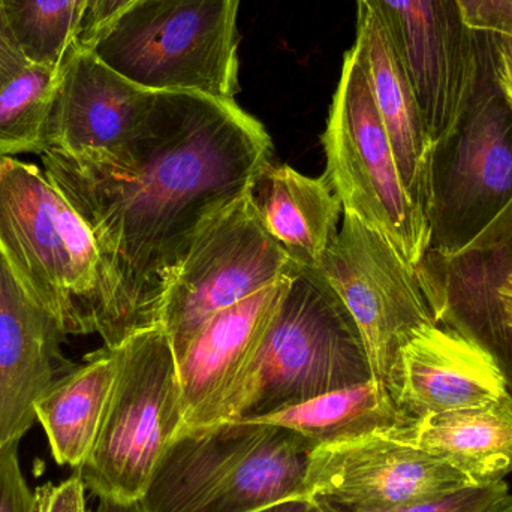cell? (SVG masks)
<instances>
[{
	"instance_id": "cell-29",
	"label": "cell",
	"mask_w": 512,
	"mask_h": 512,
	"mask_svg": "<svg viewBox=\"0 0 512 512\" xmlns=\"http://www.w3.org/2000/svg\"><path fill=\"white\" fill-rule=\"evenodd\" d=\"M29 65L15 42L6 20L3 0H0V89Z\"/></svg>"
},
{
	"instance_id": "cell-8",
	"label": "cell",
	"mask_w": 512,
	"mask_h": 512,
	"mask_svg": "<svg viewBox=\"0 0 512 512\" xmlns=\"http://www.w3.org/2000/svg\"><path fill=\"white\" fill-rule=\"evenodd\" d=\"M315 273L348 310L372 378L387 388L406 340L448 313L447 289L429 262L415 270L351 213L343 212L339 234Z\"/></svg>"
},
{
	"instance_id": "cell-2",
	"label": "cell",
	"mask_w": 512,
	"mask_h": 512,
	"mask_svg": "<svg viewBox=\"0 0 512 512\" xmlns=\"http://www.w3.org/2000/svg\"><path fill=\"white\" fill-rule=\"evenodd\" d=\"M315 448L294 430L258 421L183 430L138 502L144 512H256L309 495Z\"/></svg>"
},
{
	"instance_id": "cell-16",
	"label": "cell",
	"mask_w": 512,
	"mask_h": 512,
	"mask_svg": "<svg viewBox=\"0 0 512 512\" xmlns=\"http://www.w3.org/2000/svg\"><path fill=\"white\" fill-rule=\"evenodd\" d=\"M354 50L369 80L403 183L415 204L436 225L439 150L427 132L411 81L384 27L363 5H358Z\"/></svg>"
},
{
	"instance_id": "cell-30",
	"label": "cell",
	"mask_w": 512,
	"mask_h": 512,
	"mask_svg": "<svg viewBox=\"0 0 512 512\" xmlns=\"http://www.w3.org/2000/svg\"><path fill=\"white\" fill-rule=\"evenodd\" d=\"M493 74L512 113V38H493Z\"/></svg>"
},
{
	"instance_id": "cell-1",
	"label": "cell",
	"mask_w": 512,
	"mask_h": 512,
	"mask_svg": "<svg viewBox=\"0 0 512 512\" xmlns=\"http://www.w3.org/2000/svg\"><path fill=\"white\" fill-rule=\"evenodd\" d=\"M271 152L270 135L236 99L156 92L143 131L123 152L42 153V170L98 249L95 330L105 346L158 324L192 243L248 191Z\"/></svg>"
},
{
	"instance_id": "cell-17",
	"label": "cell",
	"mask_w": 512,
	"mask_h": 512,
	"mask_svg": "<svg viewBox=\"0 0 512 512\" xmlns=\"http://www.w3.org/2000/svg\"><path fill=\"white\" fill-rule=\"evenodd\" d=\"M249 197L267 233L301 270H318L339 234L342 204L327 177L304 176L267 162L252 179Z\"/></svg>"
},
{
	"instance_id": "cell-3",
	"label": "cell",
	"mask_w": 512,
	"mask_h": 512,
	"mask_svg": "<svg viewBox=\"0 0 512 512\" xmlns=\"http://www.w3.org/2000/svg\"><path fill=\"white\" fill-rule=\"evenodd\" d=\"M369 379V358L348 310L318 273L300 270L228 393L221 424L265 417Z\"/></svg>"
},
{
	"instance_id": "cell-5",
	"label": "cell",
	"mask_w": 512,
	"mask_h": 512,
	"mask_svg": "<svg viewBox=\"0 0 512 512\" xmlns=\"http://www.w3.org/2000/svg\"><path fill=\"white\" fill-rule=\"evenodd\" d=\"M240 0H134L90 48L153 92L234 99Z\"/></svg>"
},
{
	"instance_id": "cell-20",
	"label": "cell",
	"mask_w": 512,
	"mask_h": 512,
	"mask_svg": "<svg viewBox=\"0 0 512 512\" xmlns=\"http://www.w3.org/2000/svg\"><path fill=\"white\" fill-rule=\"evenodd\" d=\"M249 421L294 430L316 448L391 433L412 424L388 388L373 378Z\"/></svg>"
},
{
	"instance_id": "cell-10",
	"label": "cell",
	"mask_w": 512,
	"mask_h": 512,
	"mask_svg": "<svg viewBox=\"0 0 512 512\" xmlns=\"http://www.w3.org/2000/svg\"><path fill=\"white\" fill-rule=\"evenodd\" d=\"M384 27L438 150L459 134L480 95L484 57L457 0H357Z\"/></svg>"
},
{
	"instance_id": "cell-4",
	"label": "cell",
	"mask_w": 512,
	"mask_h": 512,
	"mask_svg": "<svg viewBox=\"0 0 512 512\" xmlns=\"http://www.w3.org/2000/svg\"><path fill=\"white\" fill-rule=\"evenodd\" d=\"M0 255L65 336L96 333L92 233L44 170L15 158H0Z\"/></svg>"
},
{
	"instance_id": "cell-6",
	"label": "cell",
	"mask_w": 512,
	"mask_h": 512,
	"mask_svg": "<svg viewBox=\"0 0 512 512\" xmlns=\"http://www.w3.org/2000/svg\"><path fill=\"white\" fill-rule=\"evenodd\" d=\"M117 372L98 439L75 469L98 499L138 502L183 430L176 355L159 325L116 348Z\"/></svg>"
},
{
	"instance_id": "cell-22",
	"label": "cell",
	"mask_w": 512,
	"mask_h": 512,
	"mask_svg": "<svg viewBox=\"0 0 512 512\" xmlns=\"http://www.w3.org/2000/svg\"><path fill=\"white\" fill-rule=\"evenodd\" d=\"M62 75V63L29 62L0 89V158L47 152L48 128Z\"/></svg>"
},
{
	"instance_id": "cell-12",
	"label": "cell",
	"mask_w": 512,
	"mask_h": 512,
	"mask_svg": "<svg viewBox=\"0 0 512 512\" xmlns=\"http://www.w3.org/2000/svg\"><path fill=\"white\" fill-rule=\"evenodd\" d=\"M408 420L496 402L510 393L493 352L448 313L418 328L400 349L388 385Z\"/></svg>"
},
{
	"instance_id": "cell-26",
	"label": "cell",
	"mask_w": 512,
	"mask_h": 512,
	"mask_svg": "<svg viewBox=\"0 0 512 512\" xmlns=\"http://www.w3.org/2000/svg\"><path fill=\"white\" fill-rule=\"evenodd\" d=\"M466 26L492 38H512V0H457Z\"/></svg>"
},
{
	"instance_id": "cell-27",
	"label": "cell",
	"mask_w": 512,
	"mask_h": 512,
	"mask_svg": "<svg viewBox=\"0 0 512 512\" xmlns=\"http://www.w3.org/2000/svg\"><path fill=\"white\" fill-rule=\"evenodd\" d=\"M86 490L77 472L62 483L42 484L35 490L38 512H87Z\"/></svg>"
},
{
	"instance_id": "cell-24",
	"label": "cell",
	"mask_w": 512,
	"mask_h": 512,
	"mask_svg": "<svg viewBox=\"0 0 512 512\" xmlns=\"http://www.w3.org/2000/svg\"><path fill=\"white\" fill-rule=\"evenodd\" d=\"M508 484H489V486H472L438 498L426 499L417 504L405 505V507L394 508L387 511H367L358 508L345 507V505L334 504V502H321L327 512H490L505 496L508 495Z\"/></svg>"
},
{
	"instance_id": "cell-32",
	"label": "cell",
	"mask_w": 512,
	"mask_h": 512,
	"mask_svg": "<svg viewBox=\"0 0 512 512\" xmlns=\"http://www.w3.org/2000/svg\"><path fill=\"white\" fill-rule=\"evenodd\" d=\"M496 300L501 309L502 322L512 337V271L504 277L496 288Z\"/></svg>"
},
{
	"instance_id": "cell-34",
	"label": "cell",
	"mask_w": 512,
	"mask_h": 512,
	"mask_svg": "<svg viewBox=\"0 0 512 512\" xmlns=\"http://www.w3.org/2000/svg\"><path fill=\"white\" fill-rule=\"evenodd\" d=\"M490 512H512V496L510 493Z\"/></svg>"
},
{
	"instance_id": "cell-21",
	"label": "cell",
	"mask_w": 512,
	"mask_h": 512,
	"mask_svg": "<svg viewBox=\"0 0 512 512\" xmlns=\"http://www.w3.org/2000/svg\"><path fill=\"white\" fill-rule=\"evenodd\" d=\"M456 137L450 174L453 197L472 204L508 194L512 189L511 126L495 93L475 99Z\"/></svg>"
},
{
	"instance_id": "cell-19",
	"label": "cell",
	"mask_w": 512,
	"mask_h": 512,
	"mask_svg": "<svg viewBox=\"0 0 512 512\" xmlns=\"http://www.w3.org/2000/svg\"><path fill=\"white\" fill-rule=\"evenodd\" d=\"M116 372V355L104 345L57 378L36 403V421L57 465L78 469L92 453Z\"/></svg>"
},
{
	"instance_id": "cell-7",
	"label": "cell",
	"mask_w": 512,
	"mask_h": 512,
	"mask_svg": "<svg viewBox=\"0 0 512 512\" xmlns=\"http://www.w3.org/2000/svg\"><path fill=\"white\" fill-rule=\"evenodd\" d=\"M327 177L342 204L384 237L418 270L429 259L436 225L403 183L369 80L354 47L343 57L327 128L322 134Z\"/></svg>"
},
{
	"instance_id": "cell-31",
	"label": "cell",
	"mask_w": 512,
	"mask_h": 512,
	"mask_svg": "<svg viewBox=\"0 0 512 512\" xmlns=\"http://www.w3.org/2000/svg\"><path fill=\"white\" fill-rule=\"evenodd\" d=\"M256 512H327V510L322 507L318 499L306 495L276 502V504L262 508V510Z\"/></svg>"
},
{
	"instance_id": "cell-11",
	"label": "cell",
	"mask_w": 512,
	"mask_h": 512,
	"mask_svg": "<svg viewBox=\"0 0 512 512\" xmlns=\"http://www.w3.org/2000/svg\"><path fill=\"white\" fill-rule=\"evenodd\" d=\"M474 484L444 460L391 433L315 448L307 493L345 507L387 511Z\"/></svg>"
},
{
	"instance_id": "cell-25",
	"label": "cell",
	"mask_w": 512,
	"mask_h": 512,
	"mask_svg": "<svg viewBox=\"0 0 512 512\" xmlns=\"http://www.w3.org/2000/svg\"><path fill=\"white\" fill-rule=\"evenodd\" d=\"M20 442H12L0 450V512H38L32 492L18 456Z\"/></svg>"
},
{
	"instance_id": "cell-23",
	"label": "cell",
	"mask_w": 512,
	"mask_h": 512,
	"mask_svg": "<svg viewBox=\"0 0 512 512\" xmlns=\"http://www.w3.org/2000/svg\"><path fill=\"white\" fill-rule=\"evenodd\" d=\"M86 0H3L6 20L27 62L60 65L78 42Z\"/></svg>"
},
{
	"instance_id": "cell-15",
	"label": "cell",
	"mask_w": 512,
	"mask_h": 512,
	"mask_svg": "<svg viewBox=\"0 0 512 512\" xmlns=\"http://www.w3.org/2000/svg\"><path fill=\"white\" fill-rule=\"evenodd\" d=\"M65 334L15 282L0 255V450L20 442L66 363Z\"/></svg>"
},
{
	"instance_id": "cell-35",
	"label": "cell",
	"mask_w": 512,
	"mask_h": 512,
	"mask_svg": "<svg viewBox=\"0 0 512 512\" xmlns=\"http://www.w3.org/2000/svg\"><path fill=\"white\" fill-rule=\"evenodd\" d=\"M86 5H87V0H86ZM84 9H86V6H84ZM83 14H84V12H83Z\"/></svg>"
},
{
	"instance_id": "cell-33",
	"label": "cell",
	"mask_w": 512,
	"mask_h": 512,
	"mask_svg": "<svg viewBox=\"0 0 512 512\" xmlns=\"http://www.w3.org/2000/svg\"><path fill=\"white\" fill-rule=\"evenodd\" d=\"M95 512H144L140 502H117L99 499Z\"/></svg>"
},
{
	"instance_id": "cell-9",
	"label": "cell",
	"mask_w": 512,
	"mask_h": 512,
	"mask_svg": "<svg viewBox=\"0 0 512 512\" xmlns=\"http://www.w3.org/2000/svg\"><path fill=\"white\" fill-rule=\"evenodd\" d=\"M300 270L265 230L248 188L204 225L162 300L156 325L179 361L216 313Z\"/></svg>"
},
{
	"instance_id": "cell-14",
	"label": "cell",
	"mask_w": 512,
	"mask_h": 512,
	"mask_svg": "<svg viewBox=\"0 0 512 512\" xmlns=\"http://www.w3.org/2000/svg\"><path fill=\"white\" fill-rule=\"evenodd\" d=\"M294 277H283L221 310L198 331L177 361L183 430L221 424L228 393L254 357Z\"/></svg>"
},
{
	"instance_id": "cell-13",
	"label": "cell",
	"mask_w": 512,
	"mask_h": 512,
	"mask_svg": "<svg viewBox=\"0 0 512 512\" xmlns=\"http://www.w3.org/2000/svg\"><path fill=\"white\" fill-rule=\"evenodd\" d=\"M62 68L47 152L117 155L131 146L149 119L156 92L129 80L78 42Z\"/></svg>"
},
{
	"instance_id": "cell-18",
	"label": "cell",
	"mask_w": 512,
	"mask_h": 512,
	"mask_svg": "<svg viewBox=\"0 0 512 512\" xmlns=\"http://www.w3.org/2000/svg\"><path fill=\"white\" fill-rule=\"evenodd\" d=\"M394 435L433 454L474 486L501 483L512 472V394L475 408L426 415Z\"/></svg>"
},
{
	"instance_id": "cell-28",
	"label": "cell",
	"mask_w": 512,
	"mask_h": 512,
	"mask_svg": "<svg viewBox=\"0 0 512 512\" xmlns=\"http://www.w3.org/2000/svg\"><path fill=\"white\" fill-rule=\"evenodd\" d=\"M134 0H87L83 18H81L78 44L90 47L95 39L113 23L117 15L122 14Z\"/></svg>"
}]
</instances>
